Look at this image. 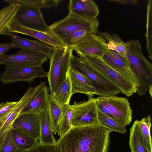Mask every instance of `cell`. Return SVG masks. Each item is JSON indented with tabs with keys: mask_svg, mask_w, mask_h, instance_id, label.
I'll return each instance as SVG.
<instances>
[{
	"mask_svg": "<svg viewBox=\"0 0 152 152\" xmlns=\"http://www.w3.org/2000/svg\"><path fill=\"white\" fill-rule=\"evenodd\" d=\"M111 132L100 122L72 127L57 143L61 152H108Z\"/></svg>",
	"mask_w": 152,
	"mask_h": 152,
	"instance_id": "cell-1",
	"label": "cell"
},
{
	"mask_svg": "<svg viewBox=\"0 0 152 152\" xmlns=\"http://www.w3.org/2000/svg\"><path fill=\"white\" fill-rule=\"evenodd\" d=\"M125 57L137 83V93L145 95L152 86V64L144 55L139 40L132 39L125 42Z\"/></svg>",
	"mask_w": 152,
	"mask_h": 152,
	"instance_id": "cell-2",
	"label": "cell"
},
{
	"mask_svg": "<svg viewBox=\"0 0 152 152\" xmlns=\"http://www.w3.org/2000/svg\"><path fill=\"white\" fill-rule=\"evenodd\" d=\"M73 51L72 48L66 44L53 48L47 77L51 93L55 92L66 79L70 68Z\"/></svg>",
	"mask_w": 152,
	"mask_h": 152,
	"instance_id": "cell-3",
	"label": "cell"
},
{
	"mask_svg": "<svg viewBox=\"0 0 152 152\" xmlns=\"http://www.w3.org/2000/svg\"><path fill=\"white\" fill-rule=\"evenodd\" d=\"M70 67L90 80L95 89V95L105 97L116 96L121 93L120 90L111 81L91 67L80 57L72 56Z\"/></svg>",
	"mask_w": 152,
	"mask_h": 152,
	"instance_id": "cell-4",
	"label": "cell"
},
{
	"mask_svg": "<svg viewBox=\"0 0 152 152\" xmlns=\"http://www.w3.org/2000/svg\"><path fill=\"white\" fill-rule=\"evenodd\" d=\"M99 23L98 18L87 19L69 13L64 18L48 26V28L53 34L65 44L71 35L78 30L86 29L97 33Z\"/></svg>",
	"mask_w": 152,
	"mask_h": 152,
	"instance_id": "cell-5",
	"label": "cell"
},
{
	"mask_svg": "<svg viewBox=\"0 0 152 152\" xmlns=\"http://www.w3.org/2000/svg\"><path fill=\"white\" fill-rule=\"evenodd\" d=\"M88 65L114 83L121 93L128 97L137 92V85L121 75L108 65L101 57L79 55Z\"/></svg>",
	"mask_w": 152,
	"mask_h": 152,
	"instance_id": "cell-6",
	"label": "cell"
},
{
	"mask_svg": "<svg viewBox=\"0 0 152 152\" xmlns=\"http://www.w3.org/2000/svg\"><path fill=\"white\" fill-rule=\"evenodd\" d=\"M48 73L41 65L7 66L0 76V80L3 84L19 81L30 82L36 78L47 77Z\"/></svg>",
	"mask_w": 152,
	"mask_h": 152,
	"instance_id": "cell-7",
	"label": "cell"
},
{
	"mask_svg": "<svg viewBox=\"0 0 152 152\" xmlns=\"http://www.w3.org/2000/svg\"><path fill=\"white\" fill-rule=\"evenodd\" d=\"M72 113V127L94 124L100 122L98 115L96 98L88 97L87 100L70 105Z\"/></svg>",
	"mask_w": 152,
	"mask_h": 152,
	"instance_id": "cell-8",
	"label": "cell"
},
{
	"mask_svg": "<svg viewBox=\"0 0 152 152\" xmlns=\"http://www.w3.org/2000/svg\"><path fill=\"white\" fill-rule=\"evenodd\" d=\"M96 99L115 116L118 124L126 126L130 123L132 118V110L126 98L113 96H98Z\"/></svg>",
	"mask_w": 152,
	"mask_h": 152,
	"instance_id": "cell-9",
	"label": "cell"
},
{
	"mask_svg": "<svg viewBox=\"0 0 152 152\" xmlns=\"http://www.w3.org/2000/svg\"><path fill=\"white\" fill-rule=\"evenodd\" d=\"M78 55L102 57L108 50L105 39L95 34H88L71 47Z\"/></svg>",
	"mask_w": 152,
	"mask_h": 152,
	"instance_id": "cell-10",
	"label": "cell"
},
{
	"mask_svg": "<svg viewBox=\"0 0 152 152\" xmlns=\"http://www.w3.org/2000/svg\"><path fill=\"white\" fill-rule=\"evenodd\" d=\"M48 59L40 53L21 49L15 54L5 55L0 58V64L6 66L42 65Z\"/></svg>",
	"mask_w": 152,
	"mask_h": 152,
	"instance_id": "cell-11",
	"label": "cell"
},
{
	"mask_svg": "<svg viewBox=\"0 0 152 152\" xmlns=\"http://www.w3.org/2000/svg\"><path fill=\"white\" fill-rule=\"evenodd\" d=\"M15 18L27 28L43 32L50 31L40 10L35 8L20 4Z\"/></svg>",
	"mask_w": 152,
	"mask_h": 152,
	"instance_id": "cell-12",
	"label": "cell"
},
{
	"mask_svg": "<svg viewBox=\"0 0 152 152\" xmlns=\"http://www.w3.org/2000/svg\"><path fill=\"white\" fill-rule=\"evenodd\" d=\"M8 28L11 33H19L33 37L53 48L62 47L65 45L50 31L43 32L27 28L22 25L15 18L8 26Z\"/></svg>",
	"mask_w": 152,
	"mask_h": 152,
	"instance_id": "cell-13",
	"label": "cell"
},
{
	"mask_svg": "<svg viewBox=\"0 0 152 152\" xmlns=\"http://www.w3.org/2000/svg\"><path fill=\"white\" fill-rule=\"evenodd\" d=\"M2 35L9 37L12 42L17 48L40 53L46 56L48 59L50 58L53 48L48 44L39 41L32 40L21 37L10 32L8 28L3 32Z\"/></svg>",
	"mask_w": 152,
	"mask_h": 152,
	"instance_id": "cell-14",
	"label": "cell"
},
{
	"mask_svg": "<svg viewBox=\"0 0 152 152\" xmlns=\"http://www.w3.org/2000/svg\"><path fill=\"white\" fill-rule=\"evenodd\" d=\"M102 58L114 70L124 78L135 84L137 87L136 78L125 57L116 51L108 49Z\"/></svg>",
	"mask_w": 152,
	"mask_h": 152,
	"instance_id": "cell-15",
	"label": "cell"
},
{
	"mask_svg": "<svg viewBox=\"0 0 152 152\" xmlns=\"http://www.w3.org/2000/svg\"><path fill=\"white\" fill-rule=\"evenodd\" d=\"M69 13L87 19L97 18L100 11L92 0H70L67 7Z\"/></svg>",
	"mask_w": 152,
	"mask_h": 152,
	"instance_id": "cell-16",
	"label": "cell"
},
{
	"mask_svg": "<svg viewBox=\"0 0 152 152\" xmlns=\"http://www.w3.org/2000/svg\"><path fill=\"white\" fill-rule=\"evenodd\" d=\"M12 128L22 129L39 140L40 132L39 115L32 113L20 114L14 121Z\"/></svg>",
	"mask_w": 152,
	"mask_h": 152,
	"instance_id": "cell-17",
	"label": "cell"
},
{
	"mask_svg": "<svg viewBox=\"0 0 152 152\" xmlns=\"http://www.w3.org/2000/svg\"><path fill=\"white\" fill-rule=\"evenodd\" d=\"M69 74L73 94L79 93L84 94L88 97H93L95 90L89 80L70 67Z\"/></svg>",
	"mask_w": 152,
	"mask_h": 152,
	"instance_id": "cell-18",
	"label": "cell"
},
{
	"mask_svg": "<svg viewBox=\"0 0 152 152\" xmlns=\"http://www.w3.org/2000/svg\"><path fill=\"white\" fill-rule=\"evenodd\" d=\"M50 88L43 86L22 110L20 114L32 113L39 115L47 111Z\"/></svg>",
	"mask_w": 152,
	"mask_h": 152,
	"instance_id": "cell-19",
	"label": "cell"
},
{
	"mask_svg": "<svg viewBox=\"0 0 152 152\" xmlns=\"http://www.w3.org/2000/svg\"><path fill=\"white\" fill-rule=\"evenodd\" d=\"M11 131L14 142L20 150L26 151L39 142L38 139L22 129L12 128Z\"/></svg>",
	"mask_w": 152,
	"mask_h": 152,
	"instance_id": "cell-20",
	"label": "cell"
},
{
	"mask_svg": "<svg viewBox=\"0 0 152 152\" xmlns=\"http://www.w3.org/2000/svg\"><path fill=\"white\" fill-rule=\"evenodd\" d=\"M64 106L58 103L49 94L47 110L52 132L56 134L58 132V124L61 118Z\"/></svg>",
	"mask_w": 152,
	"mask_h": 152,
	"instance_id": "cell-21",
	"label": "cell"
},
{
	"mask_svg": "<svg viewBox=\"0 0 152 152\" xmlns=\"http://www.w3.org/2000/svg\"><path fill=\"white\" fill-rule=\"evenodd\" d=\"M39 142L45 144H54L57 142L52 132L47 111L39 115Z\"/></svg>",
	"mask_w": 152,
	"mask_h": 152,
	"instance_id": "cell-22",
	"label": "cell"
},
{
	"mask_svg": "<svg viewBox=\"0 0 152 152\" xmlns=\"http://www.w3.org/2000/svg\"><path fill=\"white\" fill-rule=\"evenodd\" d=\"M55 100L62 106L69 105L72 96V86L69 72L63 83L55 92L52 94Z\"/></svg>",
	"mask_w": 152,
	"mask_h": 152,
	"instance_id": "cell-23",
	"label": "cell"
},
{
	"mask_svg": "<svg viewBox=\"0 0 152 152\" xmlns=\"http://www.w3.org/2000/svg\"><path fill=\"white\" fill-rule=\"evenodd\" d=\"M151 119L150 115L138 120L139 130L141 139L147 152H152V144L151 135Z\"/></svg>",
	"mask_w": 152,
	"mask_h": 152,
	"instance_id": "cell-24",
	"label": "cell"
},
{
	"mask_svg": "<svg viewBox=\"0 0 152 152\" xmlns=\"http://www.w3.org/2000/svg\"><path fill=\"white\" fill-rule=\"evenodd\" d=\"M97 34L105 39L109 49L116 51L125 57L126 51L125 42L117 34L110 35L107 32L98 31Z\"/></svg>",
	"mask_w": 152,
	"mask_h": 152,
	"instance_id": "cell-25",
	"label": "cell"
},
{
	"mask_svg": "<svg viewBox=\"0 0 152 152\" xmlns=\"http://www.w3.org/2000/svg\"><path fill=\"white\" fill-rule=\"evenodd\" d=\"M129 144L131 152H147L141 139L138 120L134 121L130 129Z\"/></svg>",
	"mask_w": 152,
	"mask_h": 152,
	"instance_id": "cell-26",
	"label": "cell"
},
{
	"mask_svg": "<svg viewBox=\"0 0 152 152\" xmlns=\"http://www.w3.org/2000/svg\"><path fill=\"white\" fill-rule=\"evenodd\" d=\"M9 4L18 3L30 6L40 10L42 8L50 9L57 7L61 0H4Z\"/></svg>",
	"mask_w": 152,
	"mask_h": 152,
	"instance_id": "cell-27",
	"label": "cell"
},
{
	"mask_svg": "<svg viewBox=\"0 0 152 152\" xmlns=\"http://www.w3.org/2000/svg\"><path fill=\"white\" fill-rule=\"evenodd\" d=\"M145 46L148 57L152 59V0L148 1L147 5Z\"/></svg>",
	"mask_w": 152,
	"mask_h": 152,
	"instance_id": "cell-28",
	"label": "cell"
},
{
	"mask_svg": "<svg viewBox=\"0 0 152 152\" xmlns=\"http://www.w3.org/2000/svg\"><path fill=\"white\" fill-rule=\"evenodd\" d=\"M72 111L70 105L64 106L63 113L58 125V134L61 136L72 127Z\"/></svg>",
	"mask_w": 152,
	"mask_h": 152,
	"instance_id": "cell-29",
	"label": "cell"
},
{
	"mask_svg": "<svg viewBox=\"0 0 152 152\" xmlns=\"http://www.w3.org/2000/svg\"><path fill=\"white\" fill-rule=\"evenodd\" d=\"M98 118L99 122L110 128L112 132L125 134L127 132L126 126L121 125L104 114L98 109Z\"/></svg>",
	"mask_w": 152,
	"mask_h": 152,
	"instance_id": "cell-30",
	"label": "cell"
},
{
	"mask_svg": "<svg viewBox=\"0 0 152 152\" xmlns=\"http://www.w3.org/2000/svg\"><path fill=\"white\" fill-rule=\"evenodd\" d=\"M90 34H97L92 30L82 29L77 30L70 36L65 44L70 47L76 44L84 37Z\"/></svg>",
	"mask_w": 152,
	"mask_h": 152,
	"instance_id": "cell-31",
	"label": "cell"
},
{
	"mask_svg": "<svg viewBox=\"0 0 152 152\" xmlns=\"http://www.w3.org/2000/svg\"><path fill=\"white\" fill-rule=\"evenodd\" d=\"M25 152H61L57 143L54 144H45L39 142Z\"/></svg>",
	"mask_w": 152,
	"mask_h": 152,
	"instance_id": "cell-32",
	"label": "cell"
},
{
	"mask_svg": "<svg viewBox=\"0 0 152 152\" xmlns=\"http://www.w3.org/2000/svg\"><path fill=\"white\" fill-rule=\"evenodd\" d=\"M17 102L0 103V120L6 117L13 109Z\"/></svg>",
	"mask_w": 152,
	"mask_h": 152,
	"instance_id": "cell-33",
	"label": "cell"
},
{
	"mask_svg": "<svg viewBox=\"0 0 152 152\" xmlns=\"http://www.w3.org/2000/svg\"><path fill=\"white\" fill-rule=\"evenodd\" d=\"M13 48L17 47L12 42L0 43V58L4 56L7 51Z\"/></svg>",
	"mask_w": 152,
	"mask_h": 152,
	"instance_id": "cell-34",
	"label": "cell"
},
{
	"mask_svg": "<svg viewBox=\"0 0 152 152\" xmlns=\"http://www.w3.org/2000/svg\"><path fill=\"white\" fill-rule=\"evenodd\" d=\"M98 108L104 114L110 118L113 119L117 122V120L115 116L109 110L101 103L97 102Z\"/></svg>",
	"mask_w": 152,
	"mask_h": 152,
	"instance_id": "cell-35",
	"label": "cell"
},
{
	"mask_svg": "<svg viewBox=\"0 0 152 152\" xmlns=\"http://www.w3.org/2000/svg\"><path fill=\"white\" fill-rule=\"evenodd\" d=\"M107 1L113 2L120 4H128L135 5L137 4L139 1L136 0H109Z\"/></svg>",
	"mask_w": 152,
	"mask_h": 152,
	"instance_id": "cell-36",
	"label": "cell"
},
{
	"mask_svg": "<svg viewBox=\"0 0 152 152\" xmlns=\"http://www.w3.org/2000/svg\"><path fill=\"white\" fill-rule=\"evenodd\" d=\"M152 86H150L148 89V90H149V92L150 93V94L151 97H152Z\"/></svg>",
	"mask_w": 152,
	"mask_h": 152,
	"instance_id": "cell-37",
	"label": "cell"
}]
</instances>
